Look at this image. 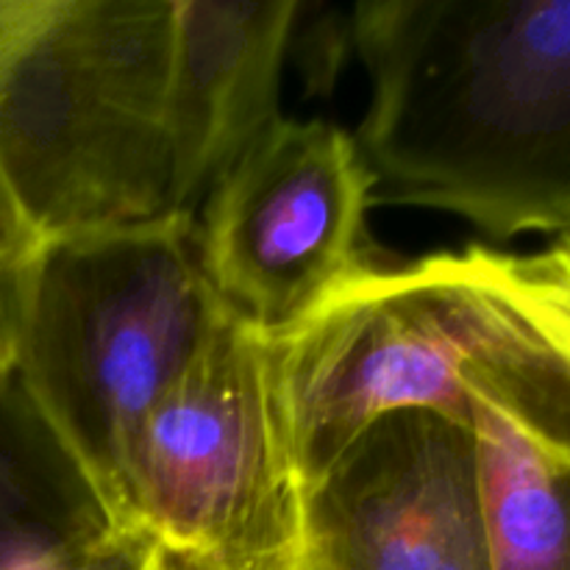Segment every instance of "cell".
I'll return each instance as SVG.
<instances>
[{
  "label": "cell",
  "mask_w": 570,
  "mask_h": 570,
  "mask_svg": "<svg viewBox=\"0 0 570 570\" xmlns=\"http://www.w3.org/2000/svg\"><path fill=\"white\" fill-rule=\"evenodd\" d=\"M351 42L373 200L570 234V0H365Z\"/></svg>",
  "instance_id": "obj_1"
},
{
  "label": "cell",
  "mask_w": 570,
  "mask_h": 570,
  "mask_svg": "<svg viewBox=\"0 0 570 570\" xmlns=\"http://www.w3.org/2000/svg\"><path fill=\"white\" fill-rule=\"evenodd\" d=\"M176 0H45L0 50V178L42 243L178 212Z\"/></svg>",
  "instance_id": "obj_2"
},
{
  "label": "cell",
  "mask_w": 570,
  "mask_h": 570,
  "mask_svg": "<svg viewBox=\"0 0 570 570\" xmlns=\"http://www.w3.org/2000/svg\"><path fill=\"white\" fill-rule=\"evenodd\" d=\"M226 317L193 212L45 243L14 387L109 523L139 426Z\"/></svg>",
  "instance_id": "obj_3"
},
{
  "label": "cell",
  "mask_w": 570,
  "mask_h": 570,
  "mask_svg": "<svg viewBox=\"0 0 570 570\" xmlns=\"http://www.w3.org/2000/svg\"><path fill=\"white\" fill-rule=\"evenodd\" d=\"M512 262L515 254L468 248L393 271L373 265L271 343L278 423L304 493L382 417L432 412L468 429L462 373Z\"/></svg>",
  "instance_id": "obj_4"
},
{
  "label": "cell",
  "mask_w": 570,
  "mask_h": 570,
  "mask_svg": "<svg viewBox=\"0 0 570 570\" xmlns=\"http://www.w3.org/2000/svg\"><path fill=\"white\" fill-rule=\"evenodd\" d=\"M117 523L176 570H298L304 490L276 412L271 343L226 317L134 438Z\"/></svg>",
  "instance_id": "obj_5"
},
{
  "label": "cell",
  "mask_w": 570,
  "mask_h": 570,
  "mask_svg": "<svg viewBox=\"0 0 570 570\" xmlns=\"http://www.w3.org/2000/svg\"><path fill=\"white\" fill-rule=\"evenodd\" d=\"M373 178L351 134L278 117L209 189L198 226L226 315L267 343L289 337L371 267Z\"/></svg>",
  "instance_id": "obj_6"
},
{
  "label": "cell",
  "mask_w": 570,
  "mask_h": 570,
  "mask_svg": "<svg viewBox=\"0 0 570 570\" xmlns=\"http://www.w3.org/2000/svg\"><path fill=\"white\" fill-rule=\"evenodd\" d=\"M298 570H493L471 432L432 412L373 423L304 493Z\"/></svg>",
  "instance_id": "obj_7"
},
{
  "label": "cell",
  "mask_w": 570,
  "mask_h": 570,
  "mask_svg": "<svg viewBox=\"0 0 570 570\" xmlns=\"http://www.w3.org/2000/svg\"><path fill=\"white\" fill-rule=\"evenodd\" d=\"M298 11L295 0H176L170 131L178 212L209 195L282 117L278 87Z\"/></svg>",
  "instance_id": "obj_8"
},
{
  "label": "cell",
  "mask_w": 570,
  "mask_h": 570,
  "mask_svg": "<svg viewBox=\"0 0 570 570\" xmlns=\"http://www.w3.org/2000/svg\"><path fill=\"white\" fill-rule=\"evenodd\" d=\"M106 527L87 479L14 387L0 417V568Z\"/></svg>",
  "instance_id": "obj_9"
},
{
  "label": "cell",
  "mask_w": 570,
  "mask_h": 570,
  "mask_svg": "<svg viewBox=\"0 0 570 570\" xmlns=\"http://www.w3.org/2000/svg\"><path fill=\"white\" fill-rule=\"evenodd\" d=\"M42 248V237L0 178V393L14 384L17 354Z\"/></svg>",
  "instance_id": "obj_10"
},
{
  "label": "cell",
  "mask_w": 570,
  "mask_h": 570,
  "mask_svg": "<svg viewBox=\"0 0 570 570\" xmlns=\"http://www.w3.org/2000/svg\"><path fill=\"white\" fill-rule=\"evenodd\" d=\"M0 570H176L145 529L109 523L89 538L28 557Z\"/></svg>",
  "instance_id": "obj_11"
},
{
  "label": "cell",
  "mask_w": 570,
  "mask_h": 570,
  "mask_svg": "<svg viewBox=\"0 0 570 570\" xmlns=\"http://www.w3.org/2000/svg\"><path fill=\"white\" fill-rule=\"evenodd\" d=\"M45 0H0V50L42 11Z\"/></svg>",
  "instance_id": "obj_12"
}]
</instances>
